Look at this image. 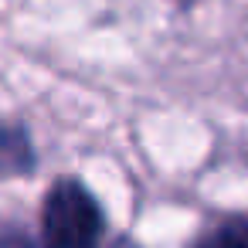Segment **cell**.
<instances>
[{
	"mask_svg": "<svg viewBox=\"0 0 248 248\" xmlns=\"http://www.w3.org/2000/svg\"><path fill=\"white\" fill-rule=\"evenodd\" d=\"M106 214L92 190L75 180L62 177L45 197L41 211V245L45 248H102Z\"/></svg>",
	"mask_w": 248,
	"mask_h": 248,
	"instance_id": "1",
	"label": "cell"
},
{
	"mask_svg": "<svg viewBox=\"0 0 248 248\" xmlns=\"http://www.w3.org/2000/svg\"><path fill=\"white\" fill-rule=\"evenodd\" d=\"M194 248H248V214L224 217L221 224L204 231Z\"/></svg>",
	"mask_w": 248,
	"mask_h": 248,
	"instance_id": "2",
	"label": "cell"
},
{
	"mask_svg": "<svg viewBox=\"0 0 248 248\" xmlns=\"http://www.w3.org/2000/svg\"><path fill=\"white\" fill-rule=\"evenodd\" d=\"M173 4H177V7H184V11H187V7H194V4H197V0H173Z\"/></svg>",
	"mask_w": 248,
	"mask_h": 248,
	"instance_id": "3",
	"label": "cell"
}]
</instances>
